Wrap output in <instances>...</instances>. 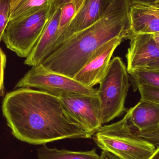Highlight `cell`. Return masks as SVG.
Here are the masks:
<instances>
[{
  "label": "cell",
  "mask_w": 159,
  "mask_h": 159,
  "mask_svg": "<svg viewBox=\"0 0 159 159\" xmlns=\"http://www.w3.org/2000/svg\"><path fill=\"white\" fill-rule=\"evenodd\" d=\"M2 111L13 135L31 144L90 138L66 112L59 97L48 92L27 88L10 92Z\"/></svg>",
  "instance_id": "cell-1"
},
{
  "label": "cell",
  "mask_w": 159,
  "mask_h": 159,
  "mask_svg": "<svg viewBox=\"0 0 159 159\" xmlns=\"http://www.w3.org/2000/svg\"><path fill=\"white\" fill-rule=\"evenodd\" d=\"M130 6L128 0H112L100 19L68 38L41 64L73 78L100 47L115 38L129 39Z\"/></svg>",
  "instance_id": "cell-2"
},
{
  "label": "cell",
  "mask_w": 159,
  "mask_h": 159,
  "mask_svg": "<svg viewBox=\"0 0 159 159\" xmlns=\"http://www.w3.org/2000/svg\"><path fill=\"white\" fill-rule=\"evenodd\" d=\"M93 140L99 148L121 159H148L157 148L137 135L127 114L117 122L102 126Z\"/></svg>",
  "instance_id": "cell-3"
},
{
  "label": "cell",
  "mask_w": 159,
  "mask_h": 159,
  "mask_svg": "<svg viewBox=\"0 0 159 159\" xmlns=\"http://www.w3.org/2000/svg\"><path fill=\"white\" fill-rule=\"evenodd\" d=\"M128 74L120 57H115L111 60L97 92L102 125L127 111L125 103L130 86Z\"/></svg>",
  "instance_id": "cell-4"
},
{
  "label": "cell",
  "mask_w": 159,
  "mask_h": 159,
  "mask_svg": "<svg viewBox=\"0 0 159 159\" xmlns=\"http://www.w3.org/2000/svg\"><path fill=\"white\" fill-rule=\"evenodd\" d=\"M50 16V7L9 20L2 40L20 57L27 58L41 37Z\"/></svg>",
  "instance_id": "cell-5"
},
{
  "label": "cell",
  "mask_w": 159,
  "mask_h": 159,
  "mask_svg": "<svg viewBox=\"0 0 159 159\" xmlns=\"http://www.w3.org/2000/svg\"><path fill=\"white\" fill-rule=\"evenodd\" d=\"M16 88H34L52 94L69 92L98 97V89L86 87L73 78L47 70L40 64L33 66Z\"/></svg>",
  "instance_id": "cell-6"
},
{
  "label": "cell",
  "mask_w": 159,
  "mask_h": 159,
  "mask_svg": "<svg viewBox=\"0 0 159 159\" xmlns=\"http://www.w3.org/2000/svg\"><path fill=\"white\" fill-rule=\"evenodd\" d=\"M53 94L59 97L66 112L90 138L102 126L98 97L69 92Z\"/></svg>",
  "instance_id": "cell-7"
},
{
  "label": "cell",
  "mask_w": 159,
  "mask_h": 159,
  "mask_svg": "<svg viewBox=\"0 0 159 159\" xmlns=\"http://www.w3.org/2000/svg\"><path fill=\"white\" fill-rule=\"evenodd\" d=\"M123 40L115 38L100 47L73 79L89 88L100 84L107 72L114 51Z\"/></svg>",
  "instance_id": "cell-8"
},
{
  "label": "cell",
  "mask_w": 159,
  "mask_h": 159,
  "mask_svg": "<svg viewBox=\"0 0 159 159\" xmlns=\"http://www.w3.org/2000/svg\"><path fill=\"white\" fill-rule=\"evenodd\" d=\"M112 0H85L77 14L57 41L55 51L73 34L94 24L102 16Z\"/></svg>",
  "instance_id": "cell-9"
},
{
  "label": "cell",
  "mask_w": 159,
  "mask_h": 159,
  "mask_svg": "<svg viewBox=\"0 0 159 159\" xmlns=\"http://www.w3.org/2000/svg\"><path fill=\"white\" fill-rule=\"evenodd\" d=\"M126 57L128 72L144 68L159 57V45L150 34H132Z\"/></svg>",
  "instance_id": "cell-10"
},
{
  "label": "cell",
  "mask_w": 159,
  "mask_h": 159,
  "mask_svg": "<svg viewBox=\"0 0 159 159\" xmlns=\"http://www.w3.org/2000/svg\"><path fill=\"white\" fill-rule=\"evenodd\" d=\"M61 12V8L50 11L46 26L31 53L26 58L24 64L32 67L39 65L54 51L59 36Z\"/></svg>",
  "instance_id": "cell-11"
},
{
  "label": "cell",
  "mask_w": 159,
  "mask_h": 159,
  "mask_svg": "<svg viewBox=\"0 0 159 159\" xmlns=\"http://www.w3.org/2000/svg\"><path fill=\"white\" fill-rule=\"evenodd\" d=\"M129 16L131 35L159 33V1L151 4L131 5Z\"/></svg>",
  "instance_id": "cell-12"
},
{
  "label": "cell",
  "mask_w": 159,
  "mask_h": 159,
  "mask_svg": "<svg viewBox=\"0 0 159 159\" xmlns=\"http://www.w3.org/2000/svg\"><path fill=\"white\" fill-rule=\"evenodd\" d=\"M126 114L131 126L138 131H145L159 127L158 104L141 100Z\"/></svg>",
  "instance_id": "cell-13"
},
{
  "label": "cell",
  "mask_w": 159,
  "mask_h": 159,
  "mask_svg": "<svg viewBox=\"0 0 159 159\" xmlns=\"http://www.w3.org/2000/svg\"><path fill=\"white\" fill-rule=\"evenodd\" d=\"M39 159H100L96 149L88 151H72L49 148L45 145L38 149Z\"/></svg>",
  "instance_id": "cell-14"
},
{
  "label": "cell",
  "mask_w": 159,
  "mask_h": 159,
  "mask_svg": "<svg viewBox=\"0 0 159 159\" xmlns=\"http://www.w3.org/2000/svg\"><path fill=\"white\" fill-rule=\"evenodd\" d=\"M134 91L139 85H145L159 88V70L141 68L129 72Z\"/></svg>",
  "instance_id": "cell-15"
},
{
  "label": "cell",
  "mask_w": 159,
  "mask_h": 159,
  "mask_svg": "<svg viewBox=\"0 0 159 159\" xmlns=\"http://www.w3.org/2000/svg\"><path fill=\"white\" fill-rule=\"evenodd\" d=\"M53 0H21L10 13L9 20L51 7Z\"/></svg>",
  "instance_id": "cell-16"
},
{
  "label": "cell",
  "mask_w": 159,
  "mask_h": 159,
  "mask_svg": "<svg viewBox=\"0 0 159 159\" xmlns=\"http://www.w3.org/2000/svg\"><path fill=\"white\" fill-rule=\"evenodd\" d=\"M84 1L85 0H74L65 4L61 7V12L60 17L59 36L58 38L70 25Z\"/></svg>",
  "instance_id": "cell-17"
},
{
  "label": "cell",
  "mask_w": 159,
  "mask_h": 159,
  "mask_svg": "<svg viewBox=\"0 0 159 159\" xmlns=\"http://www.w3.org/2000/svg\"><path fill=\"white\" fill-rule=\"evenodd\" d=\"M11 0H0V41L9 21Z\"/></svg>",
  "instance_id": "cell-18"
},
{
  "label": "cell",
  "mask_w": 159,
  "mask_h": 159,
  "mask_svg": "<svg viewBox=\"0 0 159 159\" xmlns=\"http://www.w3.org/2000/svg\"><path fill=\"white\" fill-rule=\"evenodd\" d=\"M141 95V100H146L159 104V88L148 85L138 86Z\"/></svg>",
  "instance_id": "cell-19"
},
{
  "label": "cell",
  "mask_w": 159,
  "mask_h": 159,
  "mask_svg": "<svg viewBox=\"0 0 159 159\" xmlns=\"http://www.w3.org/2000/svg\"><path fill=\"white\" fill-rule=\"evenodd\" d=\"M134 130L140 138L151 143L156 147L159 146V127L143 132Z\"/></svg>",
  "instance_id": "cell-20"
},
{
  "label": "cell",
  "mask_w": 159,
  "mask_h": 159,
  "mask_svg": "<svg viewBox=\"0 0 159 159\" xmlns=\"http://www.w3.org/2000/svg\"><path fill=\"white\" fill-rule=\"evenodd\" d=\"M6 60V56L0 48V96H3L4 94V75Z\"/></svg>",
  "instance_id": "cell-21"
},
{
  "label": "cell",
  "mask_w": 159,
  "mask_h": 159,
  "mask_svg": "<svg viewBox=\"0 0 159 159\" xmlns=\"http://www.w3.org/2000/svg\"><path fill=\"white\" fill-rule=\"evenodd\" d=\"M73 1L74 0H53L50 7V11H53L57 8H61L65 4Z\"/></svg>",
  "instance_id": "cell-22"
},
{
  "label": "cell",
  "mask_w": 159,
  "mask_h": 159,
  "mask_svg": "<svg viewBox=\"0 0 159 159\" xmlns=\"http://www.w3.org/2000/svg\"><path fill=\"white\" fill-rule=\"evenodd\" d=\"M159 0H128L130 5L134 4H151Z\"/></svg>",
  "instance_id": "cell-23"
},
{
  "label": "cell",
  "mask_w": 159,
  "mask_h": 159,
  "mask_svg": "<svg viewBox=\"0 0 159 159\" xmlns=\"http://www.w3.org/2000/svg\"><path fill=\"white\" fill-rule=\"evenodd\" d=\"M100 159H121L114 154L108 152V151L102 150L100 156Z\"/></svg>",
  "instance_id": "cell-24"
},
{
  "label": "cell",
  "mask_w": 159,
  "mask_h": 159,
  "mask_svg": "<svg viewBox=\"0 0 159 159\" xmlns=\"http://www.w3.org/2000/svg\"><path fill=\"white\" fill-rule=\"evenodd\" d=\"M155 70H159V57L154 61H151L146 65L144 68Z\"/></svg>",
  "instance_id": "cell-25"
},
{
  "label": "cell",
  "mask_w": 159,
  "mask_h": 159,
  "mask_svg": "<svg viewBox=\"0 0 159 159\" xmlns=\"http://www.w3.org/2000/svg\"><path fill=\"white\" fill-rule=\"evenodd\" d=\"M21 0H11V9H10V13L15 9L17 5L19 3Z\"/></svg>",
  "instance_id": "cell-26"
},
{
  "label": "cell",
  "mask_w": 159,
  "mask_h": 159,
  "mask_svg": "<svg viewBox=\"0 0 159 159\" xmlns=\"http://www.w3.org/2000/svg\"><path fill=\"white\" fill-rule=\"evenodd\" d=\"M148 159H159V146L157 147L156 151Z\"/></svg>",
  "instance_id": "cell-27"
},
{
  "label": "cell",
  "mask_w": 159,
  "mask_h": 159,
  "mask_svg": "<svg viewBox=\"0 0 159 159\" xmlns=\"http://www.w3.org/2000/svg\"><path fill=\"white\" fill-rule=\"evenodd\" d=\"M152 34L155 41L159 45V33L154 34Z\"/></svg>",
  "instance_id": "cell-28"
}]
</instances>
